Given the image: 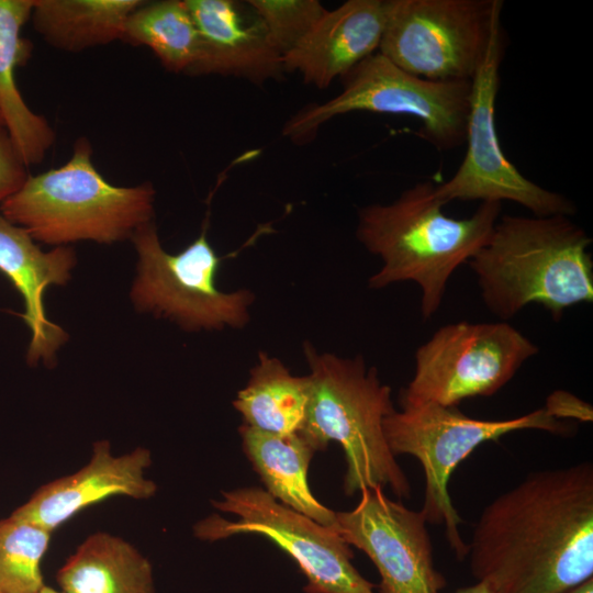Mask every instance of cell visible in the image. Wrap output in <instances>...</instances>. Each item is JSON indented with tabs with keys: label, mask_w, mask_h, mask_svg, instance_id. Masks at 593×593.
Masks as SVG:
<instances>
[{
	"label": "cell",
	"mask_w": 593,
	"mask_h": 593,
	"mask_svg": "<svg viewBox=\"0 0 593 593\" xmlns=\"http://www.w3.org/2000/svg\"><path fill=\"white\" fill-rule=\"evenodd\" d=\"M454 593H495L485 581H477L475 584L462 588Z\"/></svg>",
	"instance_id": "83f0119b"
},
{
	"label": "cell",
	"mask_w": 593,
	"mask_h": 593,
	"mask_svg": "<svg viewBox=\"0 0 593 593\" xmlns=\"http://www.w3.org/2000/svg\"><path fill=\"white\" fill-rule=\"evenodd\" d=\"M342 91L323 103H312L293 114L282 135L302 145L314 139L321 126L351 112L404 115L421 123V137L437 150L465 144L470 111L471 81H434L414 76L379 52L340 78Z\"/></svg>",
	"instance_id": "8992f818"
},
{
	"label": "cell",
	"mask_w": 593,
	"mask_h": 593,
	"mask_svg": "<svg viewBox=\"0 0 593 593\" xmlns=\"http://www.w3.org/2000/svg\"><path fill=\"white\" fill-rule=\"evenodd\" d=\"M247 3L264 23L282 59L327 11L318 0H249Z\"/></svg>",
	"instance_id": "d4e9b609"
},
{
	"label": "cell",
	"mask_w": 593,
	"mask_h": 593,
	"mask_svg": "<svg viewBox=\"0 0 593 593\" xmlns=\"http://www.w3.org/2000/svg\"><path fill=\"white\" fill-rule=\"evenodd\" d=\"M150 463L147 448L136 447L115 456L108 440H98L85 467L40 486L11 516L53 532L78 512L110 496L147 500L157 491L156 483L145 477Z\"/></svg>",
	"instance_id": "9a60e30c"
},
{
	"label": "cell",
	"mask_w": 593,
	"mask_h": 593,
	"mask_svg": "<svg viewBox=\"0 0 593 593\" xmlns=\"http://www.w3.org/2000/svg\"><path fill=\"white\" fill-rule=\"evenodd\" d=\"M143 0H33L30 20L52 47L78 53L121 41Z\"/></svg>",
	"instance_id": "44dd1931"
},
{
	"label": "cell",
	"mask_w": 593,
	"mask_h": 593,
	"mask_svg": "<svg viewBox=\"0 0 593 593\" xmlns=\"http://www.w3.org/2000/svg\"><path fill=\"white\" fill-rule=\"evenodd\" d=\"M41 593H63L60 591H57L51 586H44L43 590L41 591Z\"/></svg>",
	"instance_id": "f546056e"
},
{
	"label": "cell",
	"mask_w": 593,
	"mask_h": 593,
	"mask_svg": "<svg viewBox=\"0 0 593 593\" xmlns=\"http://www.w3.org/2000/svg\"><path fill=\"white\" fill-rule=\"evenodd\" d=\"M426 524L421 510L377 486L362 490L353 510L337 512L332 527L371 559L381 578L379 593H439L447 582L435 567Z\"/></svg>",
	"instance_id": "4fadbf2b"
},
{
	"label": "cell",
	"mask_w": 593,
	"mask_h": 593,
	"mask_svg": "<svg viewBox=\"0 0 593 593\" xmlns=\"http://www.w3.org/2000/svg\"><path fill=\"white\" fill-rule=\"evenodd\" d=\"M27 169L5 127L0 124V206L24 183Z\"/></svg>",
	"instance_id": "484cf974"
},
{
	"label": "cell",
	"mask_w": 593,
	"mask_h": 593,
	"mask_svg": "<svg viewBox=\"0 0 593 593\" xmlns=\"http://www.w3.org/2000/svg\"><path fill=\"white\" fill-rule=\"evenodd\" d=\"M390 0H348L327 10L302 42L283 57L284 71L327 88L379 51Z\"/></svg>",
	"instance_id": "2e32d148"
},
{
	"label": "cell",
	"mask_w": 593,
	"mask_h": 593,
	"mask_svg": "<svg viewBox=\"0 0 593 593\" xmlns=\"http://www.w3.org/2000/svg\"><path fill=\"white\" fill-rule=\"evenodd\" d=\"M502 9V0H390L378 52L424 79L471 81Z\"/></svg>",
	"instance_id": "9c48e42d"
},
{
	"label": "cell",
	"mask_w": 593,
	"mask_h": 593,
	"mask_svg": "<svg viewBox=\"0 0 593 593\" xmlns=\"http://www.w3.org/2000/svg\"><path fill=\"white\" fill-rule=\"evenodd\" d=\"M309 396L307 376H293L278 358L260 351L246 387L237 393L233 405L245 425L265 433L289 435L301 429Z\"/></svg>",
	"instance_id": "7402d4cb"
},
{
	"label": "cell",
	"mask_w": 593,
	"mask_h": 593,
	"mask_svg": "<svg viewBox=\"0 0 593 593\" xmlns=\"http://www.w3.org/2000/svg\"><path fill=\"white\" fill-rule=\"evenodd\" d=\"M545 407L558 419L575 418L582 422L592 421V406L566 391L552 392Z\"/></svg>",
	"instance_id": "4316f807"
},
{
	"label": "cell",
	"mask_w": 593,
	"mask_h": 593,
	"mask_svg": "<svg viewBox=\"0 0 593 593\" xmlns=\"http://www.w3.org/2000/svg\"><path fill=\"white\" fill-rule=\"evenodd\" d=\"M76 265L71 247L43 251L32 236L0 213V271L23 299L22 318L31 332L26 359L31 366L51 365L56 350L67 340L66 332L46 317L44 291L65 284Z\"/></svg>",
	"instance_id": "e0dca14e"
},
{
	"label": "cell",
	"mask_w": 593,
	"mask_h": 593,
	"mask_svg": "<svg viewBox=\"0 0 593 593\" xmlns=\"http://www.w3.org/2000/svg\"><path fill=\"white\" fill-rule=\"evenodd\" d=\"M51 536V530L11 515L0 519V591L41 593V562Z\"/></svg>",
	"instance_id": "cb8c5ba5"
},
{
	"label": "cell",
	"mask_w": 593,
	"mask_h": 593,
	"mask_svg": "<svg viewBox=\"0 0 593 593\" xmlns=\"http://www.w3.org/2000/svg\"><path fill=\"white\" fill-rule=\"evenodd\" d=\"M63 593H156L148 559L119 536H88L56 573Z\"/></svg>",
	"instance_id": "ffe728a7"
},
{
	"label": "cell",
	"mask_w": 593,
	"mask_h": 593,
	"mask_svg": "<svg viewBox=\"0 0 593 593\" xmlns=\"http://www.w3.org/2000/svg\"><path fill=\"white\" fill-rule=\"evenodd\" d=\"M199 34L188 76L217 75L264 85L284 72L282 56L251 7L234 0H184Z\"/></svg>",
	"instance_id": "5bb4252c"
},
{
	"label": "cell",
	"mask_w": 593,
	"mask_h": 593,
	"mask_svg": "<svg viewBox=\"0 0 593 593\" xmlns=\"http://www.w3.org/2000/svg\"><path fill=\"white\" fill-rule=\"evenodd\" d=\"M239 434L245 454L275 500L321 525L335 524L336 513L310 490L307 469L314 449L299 433L276 435L243 424Z\"/></svg>",
	"instance_id": "d6986e66"
},
{
	"label": "cell",
	"mask_w": 593,
	"mask_h": 593,
	"mask_svg": "<svg viewBox=\"0 0 593 593\" xmlns=\"http://www.w3.org/2000/svg\"><path fill=\"white\" fill-rule=\"evenodd\" d=\"M303 351L310 368V396L298 433L314 451L325 449L329 441L342 446L347 495L388 486L398 497H409V480L383 433V421L394 411L390 387L361 356L318 353L309 342Z\"/></svg>",
	"instance_id": "277c9868"
},
{
	"label": "cell",
	"mask_w": 593,
	"mask_h": 593,
	"mask_svg": "<svg viewBox=\"0 0 593 593\" xmlns=\"http://www.w3.org/2000/svg\"><path fill=\"white\" fill-rule=\"evenodd\" d=\"M0 593H4V592L0 591Z\"/></svg>",
	"instance_id": "1f68e13d"
},
{
	"label": "cell",
	"mask_w": 593,
	"mask_h": 593,
	"mask_svg": "<svg viewBox=\"0 0 593 593\" xmlns=\"http://www.w3.org/2000/svg\"><path fill=\"white\" fill-rule=\"evenodd\" d=\"M435 187L421 181L391 203L361 206L356 227L358 242L382 262L369 288L416 283L424 320L438 311L451 275L488 242L502 211L500 202H481L469 217H451Z\"/></svg>",
	"instance_id": "7a4b0ae2"
},
{
	"label": "cell",
	"mask_w": 593,
	"mask_h": 593,
	"mask_svg": "<svg viewBox=\"0 0 593 593\" xmlns=\"http://www.w3.org/2000/svg\"><path fill=\"white\" fill-rule=\"evenodd\" d=\"M208 222L201 234L178 254L167 253L152 221L131 237L138 255L131 299L138 311L153 313L182 329L243 328L250 320L255 295L247 289L223 292L216 286L222 261L208 239Z\"/></svg>",
	"instance_id": "ba28073f"
},
{
	"label": "cell",
	"mask_w": 593,
	"mask_h": 593,
	"mask_svg": "<svg viewBox=\"0 0 593 593\" xmlns=\"http://www.w3.org/2000/svg\"><path fill=\"white\" fill-rule=\"evenodd\" d=\"M33 0H0V116L19 155L29 168L38 165L55 142L45 116L34 112L16 85V68L31 57L32 45L22 37Z\"/></svg>",
	"instance_id": "ac0fdd59"
},
{
	"label": "cell",
	"mask_w": 593,
	"mask_h": 593,
	"mask_svg": "<svg viewBox=\"0 0 593 593\" xmlns=\"http://www.w3.org/2000/svg\"><path fill=\"white\" fill-rule=\"evenodd\" d=\"M523 429L570 435L572 426L545 406L514 418L486 421L467 416L457 406L435 403L394 410L383 421L391 452L410 455L421 462L425 473L421 512L427 523L445 526L448 545L460 561L468 556L469 545L461 537L462 519L448 491L451 473L481 444Z\"/></svg>",
	"instance_id": "52a82bcc"
},
{
	"label": "cell",
	"mask_w": 593,
	"mask_h": 593,
	"mask_svg": "<svg viewBox=\"0 0 593 593\" xmlns=\"http://www.w3.org/2000/svg\"><path fill=\"white\" fill-rule=\"evenodd\" d=\"M472 575L495 593H568L593 578V465L529 473L482 511Z\"/></svg>",
	"instance_id": "6da1fadb"
},
{
	"label": "cell",
	"mask_w": 593,
	"mask_h": 593,
	"mask_svg": "<svg viewBox=\"0 0 593 593\" xmlns=\"http://www.w3.org/2000/svg\"><path fill=\"white\" fill-rule=\"evenodd\" d=\"M212 504L234 514L237 521L209 516L194 526L200 539L219 540L240 534H256L288 553L307 580L306 593H374L373 584L354 567L350 546L331 526L278 503L267 491L242 488L223 491Z\"/></svg>",
	"instance_id": "8fae6325"
},
{
	"label": "cell",
	"mask_w": 593,
	"mask_h": 593,
	"mask_svg": "<svg viewBox=\"0 0 593 593\" xmlns=\"http://www.w3.org/2000/svg\"><path fill=\"white\" fill-rule=\"evenodd\" d=\"M591 237L567 215H502L468 261L486 309L506 322L539 304L556 321L593 302Z\"/></svg>",
	"instance_id": "3957f363"
},
{
	"label": "cell",
	"mask_w": 593,
	"mask_h": 593,
	"mask_svg": "<svg viewBox=\"0 0 593 593\" xmlns=\"http://www.w3.org/2000/svg\"><path fill=\"white\" fill-rule=\"evenodd\" d=\"M0 124H2V125H3V123H2V120H1V116H0Z\"/></svg>",
	"instance_id": "4dcf8cb0"
},
{
	"label": "cell",
	"mask_w": 593,
	"mask_h": 593,
	"mask_svg": "<svg viewBox=\"0 0 593 593\" xmlns=\"http://www.w3.org/2000/svg\"><path fill=\"white\" fill-rule=\"evenodd\" d=\"M503 53L501 21L495 25L485 57L471 80L465 157L447 181L436 184L435 193L445 204L456 200L512 201L535 216H571L577 208L569 198L526 178L502 149L496 132L495 103Z\"/></svg>",
	"instance_id": "7c38bea8"
},
{
	"label": "cell",
	"mask_w": 593,
	"mask_h": 593,
	"mask_svg": "<svg viewBox=\"0 0 593 593\" xmlns=\"http://www.w3.org/2000/svg\"><path fill=\"white\" fill-rule=\"evenodd\" d=\"M568 593H593V578L584 581Z\"/></svg>",
	"instance_id": "f1b7e54d"
},
{
	"label": "cell",
	"mask_w": 593,
	"mask_h": 593,
	"mask_svg": "<svg viewBox=\"0 0 593 593\" xmlns=\"http://www.w3.org/2000/svg\"><path fill=\"white\" fill-rule=\"evenodd\" d=\"M122 42L146 46L165 69L188 75L199 54V34L184 0L144 1L127 18Z\"/></svg>",
	"instance_id": "603a6c76"
},
{
	"label": "cell",
	"mask_w": 593,
	"mask_h": 593,
	"mask_svg": "<svg viewBox=\"0 0 593 593\" xmlns=\"http://www.w3.org/2000/svg\"><path fill=\"white\" fill-rule=\"evenodd\" d=\"M537 353L507 322L444 325L416 349L414 374L400 392V405L457 406L465 399L493 395Z\"/></svg>",
	"instance_id": "30bf717a"
},
{
	"label": "cell",
	"mask_w": 593,
	"mask_h": 593,
	"mask_svg": "<svg viewBox=\"0 0 593 593\" xmlns=\"http://www.w3.org/2000/svg\"><path fill=\"white\" fill-rule=\"evenodd\" d=\"M155 194L150 182H109L92 161L90 141L81 136L64 165L29 175L0 213L35 242L57 247L79 240L112 244L152 222Z\"/></svg>",
	"instance_id": "5b68a950"
}]
</instances>
